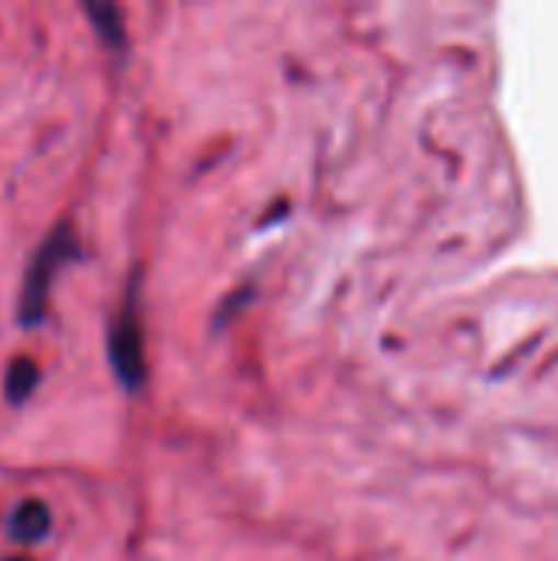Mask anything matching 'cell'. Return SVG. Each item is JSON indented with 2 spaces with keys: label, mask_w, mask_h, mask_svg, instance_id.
Returning <instances> with one entry per match:
<instances>
[{
  "label": "cell",
  "mask_w": 558,
  "mask_h": 561,
  "mask_svg": "<svg viewBox=\"0 0 558 561\" xmlns=\"http://www.w3.org/2000/svg\"><path fill=\"white\" fill-rule=\"evenodd\" d=\"M7 561H30V559H23V556H13V559H7Z\"/></svg>",
  "instance_id": "8992f818"
},
{
  "label": "cell",
  "mask_w": 558,
  "mask_h": 561,
  "mask_svg": "<svg viewBox=\"0 0 558 561\" xmlns=\"http://www.w3.org/2000/svg\"><path fill=\"white\" fill-rule=\"evenodd\" d=\"M109 355H112L118 381L135 391L145 381V348H141V325H138V316H135L132 302H128V309L118 316V322L112 329Z\"/></svg>",
  "instance_id": "7a4b0ae2"
},
{
  "label": "cell",
  "mask_w": 558,
  "mask_h": 561,
  "mask_svg": "<svg viewBox=\"0 0 558 561\" xmlns=\"http://www.w3.org/2000/svg\"><path fill=\"white\" fill-rule=\"evenodd\" d=\"M36 381H39L36 362H33V358H13L10 368H7V398H10L13 404L26 401L30 391L36 388Z\"/></svg>",
  "instance_id": "277c9868"
},
{
  "label": "cell",
  "mask_w": 558,
  "mask_h": 561,
  "mask_svg": "<svg viewBox=\"0 0 558 561\" xmlns=\"http://www.w3.org/2000/svg\"><path fill=\"white\" fill-rule=\"evenodd\" d=\"M95 26L109 36V43H122V13L109 3H89Z\"/></svg>",
  "instance_id": "5b68a950"
},
{
  "label": "cell",
  "mask_w": 558,
  "mask_h": 561,
  "mask_svg": "<svg viewBox=\"0 0 558 561\" xmlns=\"http://www.w3.org/2000/svg\"><path fill=\"white\" fill-rule=\"evenodd\" d=\"M76 253V233L69 224H59L49 240L43 243V250L36 253L30 273H26V283H23V296H20V319L23 325H36L43 319V309H46V293H49V283H53V273L59 270V263H66L69 256Z\"/></svg>",
  "instance_id": "6da1fadb"
},
{
  "label": "cell",
  "mask_w": 558,
  "mask_h": 561,
  "mask_svg": "<svg viewBox=\"0 0 558 561\" xmlns=\"http://www.w3.org/2000/svg\"><path fill=\"white\" fill-rule=\"evenodd\" d=\"M7 533L13 542L33 546L49 533V510L43 500H23L20 506H13L10 519H7Z\"/></svg>",
  "instance_id": "3957f363"
}]
</instances>
